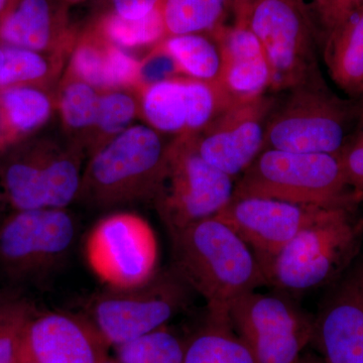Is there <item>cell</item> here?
<instances>
[{
  "instance_id": "13",
  "label": "cell",
  "mask_w": 363,
  "mask_h": 363,
  "mask_svg": "<svg viewBox=\"0 0 363 363\" xmlns=\"http://www.w3.org/2000/svg\"><path fill=\"white\" fill-rule=\"evenodd\" d=\"M140 117L161 135H196L235 104L218 82L187 76L157 81L138 92Z\"/></svg>"
},
{
  "instance_id": "22",
  "label": "cell",
  "mask_w": 363,
  "mask_h": 363,
  "mask_svg": "<svg viewBox=\"0 0 363 363\" xmlns=\"http://www.w3.org/2000/svg\"><path fill=\"white\" fill-rule=\"evenodd\" d=\"M0 111L13 143L33 133L57 111L56 93L35 86H11L0 89Z\"/></svg>"
},
{
  "instance_id": "1",
  "label": "cell",
  "mask_w": 363,
  "mask_h": 363,
  "mask_svg": "<svg viewBox=\"0 0 363 363\" xmlns=\"http://www.w3.org/2000/svg\"><path fill=\"white\" fill-rule=\"evenodd\" d=\"M169 236L171 267L206 301L208 314L227 317L236 298L267 285L255 253L217 217L189 224Z\"/></svg>"
},
{
  "instance_id": "12",
  "label": "cell",
  "mask_w": 363,
  "mask_h": 363,
  "mask_svg": "<svg viewBox=\"0 0 363 363\" xmlns=\"http://www.w3.org/2000/svg\"><path fill=\"white\" fill-rule=\"evenodd\" d=\"M84 253L91 271L105 286L142 285L157 272L156 234L133 212L116 211L100 219L86 238Z\"/></svg>"
},
{
  "instance_id": "27",
  "label": "cell",
  "mask_w": 363,
  "mask_h": 363,
  "mask_svg": "<svg viewBox=\"0 0 363 363\" xmlns=\"http://www.w3.org/2000/svg\"><path fill=\"white\" fill-rule=\"evenodd\" d=\"M140 116L138 92L130 89L100 91L94 128L86 156L89 157L117 135L130 128Z\"/></svg>"
},
{
  "instance_id": "31",
  "label": "cell",
  "mask_w": 363,
  "mask_h": 363,
  "mask_svg": "<svg viewBox=\"0 0 363 363\" xmlns=\"http://www.w3.org/2000/svg\"><path fill=\"white\" fill-rule=\"evenodd\" d=\"M298 4L311 26L318 49L322 51L363 6V0H298Z\"/></svg>"
},
{
  "instance_id": "5",
  "label": "cell",
  "mask_w": 363,
  "mask_h": 363,
  "mask_svg": "<svg viewBox=\"0 0 363 363\" xmlns=\"http://www.w3.org/2000/svg\"><path fill=\"white\" fill-rule=\"evenodd\" d=\"M267 121L264 150L338 156L359 119L358 99H343L324 78L286 91Z\"/></svg>"
},
{
  "instance_id": "21",
  "label": "cell",
  "mask_w": 363,
  "mask_h": 363,
  "mask_svg": "<svg viewBox=\"0 0 363 363\" xmlns=\"http://www.w3.org/2000/svg\"><path fill=\"white\" fill-rule=\"evenodd\" d=\"M99 94L96 88L67 70L64 71L57 88V111L65 140L82 150L85 156L96 119Z\"/></svg>"
},
{
  "instance_id": "28",
  "label": "cell",
  "mask_w": 363,
  "mask_h": 363,
  "mask_svg": "<svg viewBox=\"0 0 363 363\" xmlns=\"http://www.w3.org/2000/svg\"><path fill=\"white\" fill-rule=\"evenodd\" d=\"M94 30L107 42L124 50L157 45L166 39L160 6L140 20H128L113 13L106 14L95 26Z\"/></svg>"
},
{
  "instance_id": "7",
  "label": "cell",
  "mask_w": 363,
  "mask_h": 363,
  "mask_svg": "<svg viewBox=\"0 0 363 363\" xmlns=\"http://www.w3.org/2000/svg\"><path fill=\"white\" fill-rule=\"evenodd\" d=\"M85 157L66 140L21 143L0 164L7 200L16 210L68 207L77 199Z\"/></svg>"
},
{
  "instance_id": "34",
  "label": "cell",
  "mask_w": 363,
  "mask_h": 363,
  "mask_svg": "<svg viewBox=\"0 0 363 363\" xmlns=\"http://www.w3.org/2000/svg\"><path fill=\"white\" fill-rule=\"evenodd\" d=\"M162 0H111L113 11L112 13L128 18L140 20L152 13L160 6Z\"/></svg>"
},
{
  "instance_id": "6",
  "label": "cell",
  "mask_w": 363,
  "mask_h": 363,
  "mask_svg": "<svg viewBox=\"0 0 363 363\" xmlns=\"http://www.w3.org/2000/svg\"><path fill=\"white\" fill-rule=\"evenodd\" d=\"M193 291L171 267L130 288H111L93 294L86 318L109 347H116L166 326L190 304Z\"/></svg>"
},
{
  "instance_id": "38",
  "label": "cell",
  "mask_w": 363,
  "mask_h": 363,
  "mask_svg": "<svg viewBox=\"0 0 363 363\" xmlns=\"http://www.w3.org/2000/svg\"><path fill=\"white\" fill-rule=\"evenodd\" d=\"M4 47L0 45V70H1L2 66H4Z\"/></svg>"
},
{
  "instance_id": "10",
  "label": "cell",
  "mask_w": 363,
  "mask_h": 363,
  "mask_svg": "<svg viewBox=\"0 0 363 363\" xmlns=\"http://www.w3.org/2000/svg\"><path fill=\"white\" fill-rule=\"evenodd\" d=\"M242 23L264 50L271 72L269 90L286 92L323 77L317 42L298 0H260Z\"/></svg>"
},
{
  "instance_id": "26",
  "label": "cell",
  "mask_w": 363,
  "mask_h": 363,
  "mask_svg": "<svg viewBox=\"0 0 363 363\" xmlns=\"http://www.w3.org/2000/svg\"><path fill=\"white\" fill-rule=\"evenodd\" d=\"M231 0H162L166 38L211 33L224 25Z\"/></svg>"
},
{
  "instance_id": "15",
  "label": "cell",
  "mask_w": 363,
  "mask_h": 363,
  "mask_svg": "<svg viewBox=\"0 0 363 363\" xmlns=\"http://www.w3.org/2000/svg\"><path fill=\"white\" fill-rule=\"evenodd\" d=\"M329 208L267 198L233 197L215 217L240 236L262 266Z\"/></svg>"
},
{
  "instance_id": "33",
  "label": "cell",
  "mask_w": 363,
  "mask_h": 363,
  "mask_svg": "<svg viewBox=\"0 0 363 363\" xmlns=\"http://www.w3.org/2000/svg\"><path fill=\"white\" fill-rule=\"evenodd\" d=\"M338 156L348 185L363 195V121L357 123V130L348 138Z\"/></svg>"
},
{
  "instance_id": "20",
  "label": "cell",
  "mask_w": 363,
  "mask_h": 363,
  "mask_svg": "<svg viewBox=\"0 0 363 363\" xmlns=\"http://www.w3.org/2000/svg\"><path fill=\"white\" fill-rule=\"evenodd\" d=\"M321 52L333 82L352 99L363 96V6Z\"/></svg>"
},
{
  "instance_id": "2",
  "label": "cell",
  "mask_w": 363,
  "mask_h": 363,
  "mask_svg": "<svg viewBox=\"0 0 363 363\" xmlns=\"http://www.w3.org/2000/svg\"><path fill=\"white\" fill-rule=\"evenodd\" d=\"M168 145L149 125H131L88 157L76 202L104 211L154 202Z\"/></svg>"
},
{
  "instance_id": "8",
  "label": "cell",
  "mask_w": 363,
  "mask_h": 363,
  "mask_svg": "<svg viewBox=\"0 0 363 363\" xmlns=\"http://www.w3.org/2000/svg\"><path fill=\"white\" fill-rule=\"evenodd\" d=\"M234 187V179L200 156L194 135L176 136L152 203L169 233L216 216L233 199Z\"/></svg>"
},
{
  "instance_id": "9",
  "label": "cell",
  "mask_w": 363,
  "mask_h": 363,
  "mask_svg": "<svg viewBox=\"0 0 363 363\" xmlns=\"http://www.w3.org/2000/svg\"><path fill=\"white\" fill-rule=\"evenodd\" d=\"M77 230L67 208L16 210L0 224V267L13 281H44L64 266Z\"/></svg>"
},
{
  "instance_id": "16",
  "label": "cell",
  "mask_w": 363,
  "mask_h": 363,
  "mask_svg": "<svg viewBox=\"0 0 363 363\" xmlns=\"http://www.w3.org/2000/svg\"><path fill=\"white\" fill-rule=\"evenodd\" d=\"M108 348L85 316L48 312L28 322L18 363H105Z\"/></svg>"
},
{
  "instance_id": "39",
  "label": "cell",
  "mask_w": 363,
  "mask_h": 363,
  "mask_svg": "<svg viewBox=\"0 0 363 363\" xmlns=\"http://www.w3.org/2000/svg\"><path fill=\"white\" fill-rule=\"evenodd\" d=\"M66 4H77V2L82 1V0H63Z\"/></svg>"
},
{
  "instance_id": "11",
  "label": "cell",
  "mask_w": 363,
  "mask_h": 363,
  "mask_svg": "<svg viewBox=\"0 0 363 363\" xmlns=\"http://www.w3.org/2000/svg\"><path fill=\"white\" fill-rule=\"evenodd\" d=\"M227 316L257 363H295L314 337V320L283 291L245 294Z\"/></svg>"
},
{
  "instance_id": "32",
  "label": "cell",
  "mask_w": 363,
  "mask_h": 363,
  "mask_svg": "<svg viewBox=\"0 0 363 363\" xmlns=\"http://www.w3.org/2000/svg\"><path fill=\"white\" fill-rule=\"evenodd\" d=\"M33 308L23 298L0 296V363H18V350Z\"/></svg>"
},
{
  "instance_id": "19",
  "label": "cell",
  "mask_w": 363,
  "mask_h": 363,
  "mask_svg": "<svg viewBox=\"0 0 363 363\" xmlns=\"http://www.w3.org/2000/svg\"><path fill=\"white\" fill-rule=\"evenodd\" d=\"M75 38L54 0H18L0 20V45L70 56Z\"/></svg>"
},
{
  "instance_id": "36",
  "label": "cell",
  "mask_w": 363,
  "mask_h": 363,
  "mask_svg": "<svg viewBox=\"0 0 363 363\" xmlns=\"http://www.w3.org/2000/svg\"><path fill=\"white\" fill-rule=\"evenodd\" d=\"M18 0H0V20L13 9Z\"/></svg>"
},
{
  "instance_id": "35",
  "label": "cell",
  "mask_w": 363,
  "mask_h": 363,
  "mask_svg": "<svg viewBox=\"0 0 363 363\" xmlns=\"http://www.w3.org/2000/svg\"><path fill=\"white\" fill-rule=\"evenodd\" d=\"M260 0H231V9L235 23H243L252 7Z\"/></svg>"
},
{
  "instance_id": "17",
  "label": "cell",
  "mask_w": 363,
  "mask_h": 363,
  "mask_svg": "<svg viewBox=\"0 0 363 363\" xmlns=\"http://www.w3.org/2000/svg\"><path fill=\"white\" fill-rule=\"evenodd\" d=\"M327 363H363V262L329 294L314 320Z\"/></svg>"
},
{
  "instance_id": "23",
  "label": "cell",
  "mask_w": 363,
  "mask_h": 363,
  "mask_svg": "<svg viewBox=\"0 0 363 363\" xmlns=\"http://www.w3.org/2000/svg\"><path fill=\"white\" fill-rule=\"evenodd\" d=\"M184 363H257L233 330L228 316L208 314L204 326L186 344Z\"/></svg>"
},
{
  "instance_id": "37",
  "label": "cell",
  "mask_w": 363,
  "mask_h": 363,
  "mask_svg": "<svg viewBox=\"0 0 363 363\" xmlns=\"http://www.w3.org/2000/svg\"><path fill=\"white\" fill-rule=\"evenodd\" d=\"M358 102H359V108H360V116L359 119H358V123L360 121H363V96L360 97L358 99Z\"/></svg>"
},
{
  "instance_id": "4",
  "label": "cell",
  "mask_w": 363,
  "mask_h": 363,
  "mask_svg": "<svg viewBox=\"0 0 363 363\" xmlns=\"http://www.w3.org/2000/svg\"><path fill=\"white\" fill-rule=\"evenodd\" d=\"M234 198L257 197L332 207L359 205L339 156L264 150L235 181Z\"/></svg>"
},
{
  "instance_id": "40",
  "label": "cell",
  "mask_w": 363,
  "mask_h": 363,
  "mask_svg": "<svg viewBox=\"0 0 363 363\" xmlns=\"http://www.w3.org/2000/svg\"><path fill=\"white\" fill-rule=\"evenodd\" d=\"M105 363H118L116 362V359H111V358H108V359L106 360V362H105Z\"/></svg>"
},
{
  "instance_id": "14",
  "label": "cell",
  "mask_w": 363,
  "mask_h": 363,
  "mask_svg": "<svg viewBox=\"0 0 363 363\" xmlns=\"http://www.w3.org/2000/svg\"><path fill=\"white\" fill-rule=\"evenodd\" d=\"M277 100L266 93L231 105L194 135L200 156L238 180L264 150L267 121Z\"/></svg>"
},
{
  "instance_id": "3",
  "label": "cell",
  "mask_w": 363,
  "mask_h": 363,
  "mask_svg": "<svg viewBox=\"0 0 363 363\" xmlns=\"http://www.w3.org/2000/svg\"><path fill=\"white\" fill-rule=\"evenodd\" d=\"M358 205L331 207L262 264L267 285L307 292L337 279L357 257L363 240Z\"/></svg>"
},
{
  "instance_id": "30",
  "label": "cell",
  "mask_w": 363,
  "mask_h": 363,
  "mask_svg": "<svg viewBox=\"0 0 363 363\" xmlns=\"http://www.w3.org/2000/svg\"><path fill=\"white\" fill-rule=\"evenodd\" d=\"M108 45L94 30L84 33L76 40L66 70L97 90H106Z\"/></svg>"
},
{
  "instance_id": "29",
  "label": "cell",
  "mask_w": 363,
  "mask_h": 363,
  "mask_svg": "<svg viewBox=\"0 0 363 363\" xmlns=\"http://www.w3.org/2000/svg\"><path fill=\"white\" fill-rule=\"evenodd\" d=\"M185 341L166 326L114 348L118 363H184Z\"/></svg>"
},
{
  "instance_id": "24",
  "label": "cell",
  "mask_w": 363,
  "mask_h": 363,
  "mask_svg": "<svg viewBox=\"0 0 363 363\" xmlns=\"http://www.w3.org/2000/svg\"><path fill=\"white\" fill-rule=\"evenodd\" d=\"M173 60L179 73L207 82H218L221 54L211 33L173 35L157 45Z\"/></svg>"
},
{
  "instance_id": "18",
  "label": "cell",
  "mask_w": 363,
  "mask_h": 363,
  "mask_svg": "<svg viewBox=\"0 0 363 363\" xmlns=\"http://www.w3.org/2000/svg\"><path fill=\"white\" fill-rule=\"evenodd\" d=\"M211 35L221 54L219 84L234 101L266 94L271 88V72L262 45L247 23H224Z\"/></svg>"
},
{
  "instance_id": "25",
  "label": "cell",
  "mask_w": 363,
  "mask_h": 363,
  "mask_svg": "<svg viewBox=\"0 0 363 363\" xmlns=\"http://www.w3.org/2000/svg\"><path fill=\"white\" fill-rule=\"evenodd\" d=\"M4 63L0 70V89L11 86H35L50 89L60 80L69 55L48 54L2 45Z\"/></svg>"
}]
</instances>
